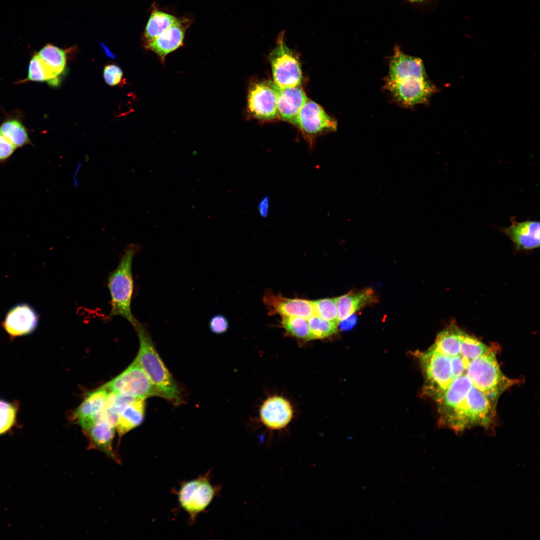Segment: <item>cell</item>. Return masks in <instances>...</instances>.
<instances>
[{
	"label": "cell",
	"instance_id": "7a4b0ae2",
	"mask_svg": "<svg viewBox=\"0 0 540 540\" xmlns=\"http://www.w3.org/2000/svg\"><path fill=\"white\" fill-rule=\"evenodd\" d=\"M139 339L136 360L150 378L160 397L174 406L183 402L181 389L157 351L148 329L139 322L134 327Z\"/></svg>",
	"mask_w": 540,
	"mask_h": 540
},
{
	"label": "cell",
	"instance_id": "83f0119b",
	"mask_svg": "<svg viewBox=\"0 0 540 540\" xmlns=\"http://www.w3.org/2000/svg\"><path fill=\"white\" fill-rule=\"evenodd\" d=\"M208 327L212 333L217 335L222 334L228 332L229 322L224 315L216 314L209 320Z\"/></svg>",
	"mask_w": 540,
	"mask_h": 540
},
{
	"label": "cell",
	"instance_id": "5bb4252c",
	"mask_svg": "<svg viewBox=\"0 0 540 540\" xmlns=\"http://www.w3.org/2000/svg\"><path fill=\"white\" fill-rule=\"evenodd\" d=\"M307 100L304 92L300 86L279 87L277 100L279 118L296 126L298 114Z\"/></svg>",
	"mask_w": 540,
	"mask_h": 540
},
{
	"label": "cell",
	"instance_id": "52a82bcc",
	"mask_svg": "<svg viewBox=\"0 0 540 540\" xmlns=\"http://www.w3.org/2000/svg\"><path fill=\"white\" fill-rule=\"evenodd\" d=\"M278 88L270 80L252 83L248 95V109L251 115L264 120L279 118L277 109Z\"/></svg>",
	"mask_w": 540,
	"mask_h": 540
},
{
	"label": "cell",
	"instance_id": "8fae6325",
	"mask_svg": "<svg viewBox=\"0 0 540 540\" xmlns=\"http://www.w3.org/2000/svg\"><path fill=\"white\" fill-rule=\"evenodd\" d=\"M38 323V316L30 305L18 304L7 312L2 323L3 328L12 338L23 336L33 332Z\"/></svg>",
	"mask_w": 540,
	"mask_h": 540
},
{
	"label": "cell",
	"instance_id": "9c48e42d",
	"mask_svg": "<svg viewBox=\"0 0 540 540\" xmlns=\"http://www.w3.org/2000/svg\"><path fill=\"white\" fill-rule=\"evenodd\" d=\"M264 302L269 314L283 316H299L308 319L314 314L312 301L302 298H290L268 291Z\"/></svg>",
	"mask_w": 540,
	"mask_h": 540
},
{
	"label": "cell",
	"instance_id": "4fadbf2b",
	"mask_svg": "<svg viewBox=\"0 0 540 540\" xmlns=\"http://www.w3.org/2000/svg\"><path fill=\"white\" fill-rule=\"evenodd\" d=\"M293 409L284 398L274 396L268 398L262 405L260 416L262 422L271 430L285 428L292 420Z\"/></svg>",
	"mask_w": 540,
	"mask_h": 540
},
{
	"label": "cell",
	"instance_id": "d6986e66",
	"mask_svg": "<svg viewBox=\"0 0 540 540\" xmlns=\"http://www.w3.org/2000/svg\"><path fill=\"white\" fill-rule=\"evenodd\" d=\"M44 67L56 80L58 76L64 70L66 57L64 52L53 45L48 44L36 54Z\"/></svg>",
	"mask_w": 540,
	"mask_h": 540
},
{
	"label": "cell",
	"instance_id": "ba28073f",
	"mask_svg": "<svg viewBox=\"0 0 540 540\" xmlns=\"http://www.w3.org/2000/svg\"><path fill=\"white\" fill-rule=\"evenodd\" d=\"M337 126L336 120L329 116L321 106L308 99L297 118L296 126L311 146L317 136L335 132Z\"/></svg>",
	"mask_w": 540,
	"mask_h": 540
},
{
	"label": "cell",
	"instance_id": "cb8c5ba5",
	"mask_svg": "<svg viewBox=\"0 0 540 540\" xmlns=\"http://www.w3.org/2000/svg\"><path fill=\"white\" fill-rule=\"evenodd\" d=\"M312 304L315 315L338 324L336 298L314 300Z\"/></svg>",
	"mask_w": 540,
	"mask_h": 540
},
{
	"label": "cell",
	"instance_id": "d6a6232c",
	"mask_svg": "<svg viewBox=\"0 0 540 540\" xmlns=\"http://www.w3.org/2000/svg\"><path fill=\"white\" fill-rule=\"evenodd\" d=\"M424 0H410V1L412 2H422V1H424Z\"/></svg>",
	"mask_w": 540,
	"mask_h": 540
},
{
	"label": "cell",
	"instance_id": "ac0fdd59",
	"mask_svg": "<svg viewBox=\"0 0 540 540\" xmlns=\"http://www.w3.org/2000/svg\"><path fill=\"white\" fill-rule=\"evenodd\" d=\"M374 298V292L371 289L351 292L336 298L338 323L372 301Z\"/></svg>",
	"mask_w": 540,
	"mask_h": 540
},
{
	"label": "cell",
	"instance_id": "836d02e7",
	"mask_svg": "<svg viewBox=\"0 0 540 540\" xmlns=\"http://www.w3.org/2000/svg\"></svg>",
	"mask_w": 540,
	"mask_h": 540
},
{
	"label": "cell",
	"instance_id": "f1b7e54d",
	"mask_svg": "<svg viewBox=\"0 0 540 540\" xmlns=\"http://www.w3.org/2000/svg\"><path fill=\"white\" fill-rule=\"evenodd\" d=\"M122 75L121 68L115 64L108 65L104 68V79L108 85L113 86L118 84Z\"/></svg>",
	"mask_w": 540,
	"mask_h": 540
},
{
	"label": "cell",
	"instance_id": "8992f818",
	"mask_svg": "<svg viewBox=\"0 0 540 540\" xmlns=\"http://www.w3.org/2000/svg\"><path fill=\"white\" fill-rule=\"evenodd\" d=\"M216 492L208 474L182 484L178 492V500L180 507L188 514L190 520L194 522L210 504Z\"/></svg>",
	"mask_w": 540,
	"mask_h": 540
},
{
	"label": "cell",
	"instance_id": "e0dca14e",
	"mask_svg": "<svg viewBox=\"0 0 540 540\" xmlns=\"http://www.w3.org/2000/svg\"><path fill=\"white\" fill-rule=\"evenodd\" d=\"M144 399H136L119 414L116 429L120 438L143 422L145 416Z\"/></svg>",
	"mask_w": 540,
	"mask_h": 540
},
{
	"label": "cell",
	"instance_id": "44dd1931",
	"mask_svg": "<svg viewBox=\"0 0 540 540\" xmlns=\"http://www.w3.org/2000/svg\"><path fill=\"white\" fill-rule=\"evenodd\" d=\"M0 133L16 148L30 143L26 128L20 120L16 118L4 120L0 126Z\"/></svg>",
	"mask_w": 540,
	"mask_h": 540
},
{
	"label": "cell",
	"instance_id": "603a6c76",
	"mask_svg": "<svg viewBox=\"0 0 540 540\" xmlns=\"http://www.w3.org/2000/svg\"><path fill=\"white\" fill-rule=\"evenodd\" d=\"M281 324L286 332L290 336L298 339L308 341V319L299 316H283Z\"/></svg>",
	"mask_w": 540,
	"mask_h": 540
},
{
	"label": "cell",
	"instance_id": "2e32d148",
	"mask_svg": "<svg viewBox=\"0 0 540 540\" xmlns=\"http://www.w3.org/2000/svg\"><path fill=\"white\" fill-rule=\"evenodd\" d=\"M109 393L103 386L87 393L74 412L72 420L80 425L90 420L104 407Z\"/></svg>",
	"mask_w": 540,
	"mask_h": 540
},
{
	"label": "cell",
	"instance_id": "9a60e30c",
	"mask_svg": "<svg viewBox=\"0 0 540 540\" xmlns=\"http://www.w3.org/2000/svg\"><path fill=\"white\" fill-rule=\"evenodd\" d=\"M88 440L89 449L103 452L116 462L120 460L112 448L116 428L103 422H92L82 428Z\"/></svg>",
	"mask_w": 540,
	"mask_h": 540
},
{
	"label": "cell",
	"instance_id": "484cf974",
	"mask_svg": "<svg viewBox=\"0 0 540 540\" xmlns=\"http://www.w3.org/2000/svg\"><path fill=\"white\" fill-rule=\"evenodd\" d=\"M16 413L14 404L0 400V434L6 432L14 425Z\"/></svg>",
	"mask_w": 540,
	"mask_h": 540
},
{
	"label": "cell",
	"instance_id": "f546056e",
	"mask_svg": "<svg viewBox=\"0 0 540 540\" xmlns=\"http://www.w3.org/2000/svg\"><path fill=\"white\" fill-rule=\"evenodd\" d=\"M16 148L0 133V162L8 159Z\"/></svg>",
	"mask_w": 540,
	"mask_h": 540
},
{
	"label": "cell",
	"instance_id": "7402d4cb",
	"mask_svg": "<svg viewBox=\"0 0 540 540\" xmlns=\"http://www.w3.org/2000/svg\"><path fill=\"white\" fill-rule=\"evenodd\" d=\"M309 336L308 341L326 338L336 334L338 324L313 315L308 319Z\"/></svg>",
	"mask_w": 540,
	"mask_h": 540
},
{
	"label": "cell",
	"instance_id": "4dcf8cb0",
	"mask_svg": "<svg viewBox=\"0 0 540 540\" xmlns=\"http://www.w3.org/2000/svg\"><path fill=\"white\" fill-rule=\"evenodd\" d=\"M269 208V199L268 197L264 198L260 202L258 209L261 216L266 217L268 214Z\"/></svg>",
	"mask_w": 540,
	"mask_h": 540
},
{
	"label": "cell",
	"instance_id": "1f68e13d",
	"mask_svg": "<svg viewBox=\"0 0 540 540\" xmlns=\"http://www.w3.org/2000/svg\"><path fill=\"white\" fill-rule=\"evenodd\" d=\"M352 316L340 322L338 324H340V328L343 330H348V328L352 327L354 324L356 320L352 318Z\"/></svg>",
	"mask_w": 540,
	"mask_h": 540
},
{
	"label": "cell",
	"instance_id": "ffe728a7",
	"mask_svg": "<svg viewBox=\"0 0 540 540\" xmlns=\"http://www.w3.org/2000/svg\"><path fill=\"white\" fill-rule=\"evenodd\" d=\"M178 18L174 15L155 8L151 12L144 30L147 42L153 40L176 22Z\"/></svg>",
	"mask_w": 540,
	"mask_h": 540
},
{
	"label": "cell",
	"instance_id": "6da1fadb",
	"mask_svg": "<svg viewBox=\"0 0 540 540\" xmlns=\"http://www.w3.org/2000/svg\"><path fill=\"white\" fill-rule=\"evenodd\" d=\"M384 88L396 102L406 108L427 104L436 92L422 60L403 52L398 46L389 62Z\"/></svg>",
	"mask_w": 540,
	"mask_h": 540
},
{
	"label": "cell",
	"instance_id": "7c38bea8",
	"mask_svg": "<svg viewBox=\"0 0 540 540\" xmlns=\"http://www.w3.org/2000/svg\"><path fill=\"white\" fill-rule=\"evenodd\" d=\"M192 24L188 18L178 20L159 36L148 42L146 48L155 52L164 61L166 56L184 44L186 29Z\"/></svg>",
	"mask_w": 540,
	"mask_h": 540
},
{
	"label": "cell",
	"instance_id": "4316f807",
	"mask_svg": "<svg viewBox=\"0 0 540 540\" xmlns=\"http://www.w3.org/2000/svg\"><path fill=\"white\" fill-rule=\"evenodd\" d=\"M136 399L138 398L114 392H110L104 407L119 415L128 404Z\"/></svg>",
	"mask_w": 540,
	"mask_h": 540
},
{
	"label": "cell",
	"instance_id": "5b68a950",
	"mask_svg": "<svg viewBox=\"0 0 540 540\" xmlns=\"http://www.w3.org/2000/svg\"><path fill=\"white\" fill-rule=\"evenodd\" d=\"M103 386L109 392L138 399L159 396L150 378L136 360L124 371Z\"/></svg>",
	"mask_w": 540,
	"mask_h": 540
},
{
	"label": "cell",
	"instance_id": "d4e9b609",
	"mask_svg": "<svg viewBox=\"0 0 540 540\" xmlns=\"http://www.w3.org/2000/svg\"><path fill=\"white\" fill-rule=\"evenodd\" d=\"M24 81H46L52 85H56L58 82L46 69L36 54L30 60L28 76Z\"/></svg>",
	"mask_w": 540,
	"mask_h": 540
},
{
	"label": "cell",
	"instance_id": "3957f363",
	"mask_svg": "<svg viewBox=\"0 0 540 540\" xmlns=\"http://www.w3.org/2000/svg\"><path fill=\"white\" fill-rule=\"evenodd\" d=\"M138 248V245L133 244L128 246L117 268L110 274L108 282L111 298L110 316H122L134 327L138 322L134 316L130 306L134 290L132 262Z\"/></svg>",
	"mask_w": 540,
	"mask_h": 540
},
{
	"label": "cell",
	"instance_id": "277c9868",
	"mask_svg": "<svg viewBox=\"0 0 540 540\" xmlns=\"http://www.w3.org/2000/svg\"><path fill=\"white\" fill-rule=\"evenodd\" d=\"M284 33L278 36L276 46L269 56L273 82L280 88L300 86L302 72L298 58L284 40Z\"/></svg>",
	"mask_w": 540,
	"mask_h": 540
},
{
	"label": "cell",
	"instance_id": "30bf717a",
	"mask_svg": "<svg viewBox=\"0 0 540 540\" xmlns=\"http://www.w3.org/2000/svg\"><path fill=\"white\" fill-rule=\"evenodd\" d=\"M510 225L498 228L512 240L516 248L520 250H532L540 246V224L538 220L527 219L518 222L511 216Z\"/></svg>",
	"mask_w": 540,
	"mask_h": 540
}]
</instances>
